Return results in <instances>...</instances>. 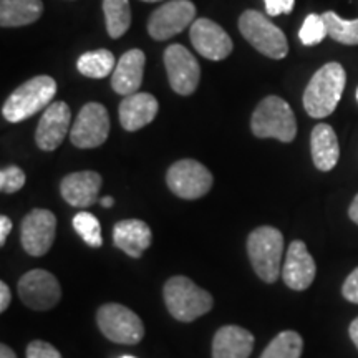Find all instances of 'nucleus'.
<instances>
[{"label":"nucleus","instance_id":"1","mask_svg":"<svg viewBox=\"0 0 358 358\" xmlns=\"http://www.w3.org/2000/svg\"><path fill=\"white\" fill-rule=\"evenodd\" d=\"M347 75L343 66L332 62L315 71L303 92V108L312 118H325L337 108L345 90Z\"/></svg>","mask_w":358,"mask_h":358},{"label":"nucleus","instance_id":"2","mask_svg":"<svg viewBox=\"0 0 358 358\" xmlns=\"http://www.w3.org/2000/svg\"><path fill=\"white\" fill-rule=\"evenodd\" d=\"M57 93V82L48 75H40L20 85L2 106V115L7 122L20 123L30 116L47 110Z\"/></svg>","mask_w":358,"mask_h":358},{"label":"nucleus","instance_id":"3","mask_svg":"<svg viewBox=\"0 0 358 358\" xmlns=\"http://www.w3.org/2000/svg\"><path fill=\"white\" fill-rule=\"evenodd\" d=\"M168 310L179 322H192L203 317L214 306L213 295L185 275H174L163 287Z\"/></svg>","mask_w":358,"mask_h":358},{"label":"nucleus","instance_id":"4","mask_svg":"<svg viewBox=\"0 0 358 358\" xmlns=\"http://www.w3.org/2000/svg\"><path fill=\"white\" fill-rule=\"evenodd\" d=\"M248 254L259 279L274 284L282 274L284 236L272 226L257 227L248 237Z\"/></svg>","mask_w":358,"mask_h":358},{"label":"nucleus","instance_id":"5","mask_svg":"<svg viewBox=\"0 0 358 358\" xmlns=\"http://www.w3.org/2000/svg\"><path fill=\"white\" fill-rule=\"evenodd\" d=\"M250 129L257 138H274L290 143L297 134V122L287 101L279 96H266L254 110Z\"/></svg>","mask_w":358,"mask_h":358},{"label":"nucleus","instance_id":"6","mask_svg":"<svg viewBox=\"0 0 358 358\" xmlns=\"http://www.w3.org/2000/svg\"><path fill=\"white\" fill-rule=\"evenodd\" d=\"M239 30L243 37L262 55L274 58V60L287 57V38L279 27L268 20L266 13L245 10L239 19Z\"/></svg>","mask_w":358,"mask_h":358},{"label":"nucleus","instance_id":"7","mask_svg":"<svg viewBox=\"0 0 358 358\" xmlns=\"http://www.w3.org/2000/svg\"><path fill=\"white\" fill-rule=\"evenodd\" d=\"M96 324L106 338L122 345H136L145 337L143 320L122 303H105L98 308Z\"/></svg>","mask_w":358,"mask_h":358},{"label":"nucleus","instance_id":"8","mask_svg":"<svg viewBox=\"0 0 358 358\" xmlns=\"http://www.w3.org/2000/svg\"><path fill=\"white\" fill-rule=\"evenodd\" d=\"M213 174L196 159H179L166 173V182L171 192L181 199H199L213 187Z\"/></svg>","mask_w":358,"mask_h":358},{"label":"nucleus","instance_id":"9","mask_svg":"<svg viewBox=\"0 0 358 358\" xmlns=\"http://www.w3.org/2000/svg\"><path fill=\"white\" fill-rule=\"evenodd\" d=\"M17 289L20 301L32 310H50L62 299L57 277L45 268H34L22 275Z\"/></svg>","mask_w":358,"mask_h":358},{"label":"nucleus","instance_id":"10","mask_svg":"<svg viewBox=\"0 0 358 358\" xmlns=\"http://www.w3.org/2000/svg\"><path fill=\"white\" fill-rule=\"evenodd\" d=\"M110 115L100 103H87L70 129L71 145L80 150L98 148L108 140Z\"/></svg>","mask_w":358,"mask_h":358},{"label":"nucleus","instance_id":"11","mask_svg":"<svg viewBox=\"0 0 358 358\" xmlns=\"http://www.w3.org/2000/svg\"><path fill=\"white\" fill-rule=\"evenodd\" d=\"M57 234V217L48 209H34L20 224V243L27 254L42 257L52 249Z\"/></svg>","mask_w":358,"mask_h":358},{"label":"nucleus","instance_id":"12","mask_svg":"<svg viewBox=\"0 0 358 358\" xmlns=\"http://www.w3.org/2000/svg\"><path fill=\"white\" fill-rule=\"evenodd\" d=\"M196 6L189 0H171L151 13L148 34L155 40H168L194 22Z\"/></svg>","mask_w":358,"mask_h":358},{"label":"nucleus","instance_id":"13","mask_svg":"<svg viewBox=\"0 0 358 358\" xmlns=\"http://www.w3.org/2000/svg\"><path fill=\"white\" fill-rule=\"evenodd\" d=\"M169 85L179 95H191L196 92L201 78L198 60L186 47L179 43L169 45L164 52Z\"/></svg>","mask_w":358,"mask_h":358},{"label":"nucleus","instance_id":"14","mask_svg":"<svg viewBox=\"0 0 358 358\" xmlns=\"http://www.w3.org/2000/svg\"><path fill=\"white\" fill-rule=\"evenodd\" d=\"M189 38L196 52L209 60H224L232 52V38L221 25L209 19H198L192 22Z\"/></svg>","mask_w":358,"mask_h":358},{"label":"nucleus","instance_id":"15","mask_svg":"<svg viewBox=\"0 0 358 358\" xmlns=\"http://www.w3.org/2000/svg\"><path fill=\"white\" fill-rule=\"evenodd\" d=\"M71 113L65 101H55L45 110L40 118L37 131H35V141L40 150L53 151L62 145L66 133H70Z\"/></svg>","mask_w":358,"mask_h":358},{"label":"nucleus","instance_id":"16","mask_svg":"<svg viewBox=\"0 0 358 358\" xmlns=\"http://www.w3.org/2000/svg\"><path fill=\"white\" fill-rule=\"evenodd\" d=\"M317 274V266L308 252L306 243L294 241L287 249L285 262L282 266V279L292 290H306L312 285Z\"/></svg>","mask_w":358,"mask_h":358},{"label":"nucleus","instance_id":"17","mask_svg":"<svg viewBox=\"0 0 358 358\" xmlns=\"http://www.w3.org/2000/svg\"><path fill=\"white\" fill-rule=\"evenodd\" d=\"M103 179L95 171L66 174L60 182L62 198L73 208H90L98 201Z\"/></svg>","mask_w":358,"mask_h":358},{"label":"nucleus","instance_id":"18","mask_svg":"<svg viewBox=\"0 0 358 358\" xmlns=\"http://www.w3.org/2000/svg\"><path fill=\"white\" fill-rule=\"evenodd\" d=\"M153 234L150 226L140 219H124L115 224L113 244L129 257L140 259L150 248Z\"/></svg>","mask_w":358,"mask_h":358},{"label":"nucleus","instance_id":"19","mask_svg":"<svg viewBox=\"0 0 358 358\" xmlns=\"http://www.w3.org/2000/svg\"><path fill=\"white\" fill-rule=\"evenodd\" d=\"M146 57L138 48L123 53L116 64L111 77V88L120 95H133L140 90L143 83V71H145Z\"/></svg>","mask_w":358,"mask_h":358},{"label":"nucleus","instance_id":"20","mask_svg":"<svg viewBox=\"0 0 358 358\" xmlns=\"http://www.w3.org/2000/svg\"><path fill=\"white\" fill-rule=\"evenodd\" d=\"M158 110V100L153 95L136 92L120 103V123L127 131H138L153 122Z\"/></svg>","mask_w":358,"mask_h":358},{"label":"nucleus","instance_id":"21","mask_svg":"<svg viewBox=\"0 0 358 358\" xmlns=\"http://www.w3.org/2000/svg\"><path fill=\"white\" fill-rule=\"evenodd\" d=\"M254 335L239 325H224L214 334L213 358H249Z\"/></svg>","mask_w":358,"mask_h":358},{"label":"nucleus","instance_id":"22","mask_svg":"<svg viewBox=\"0 0 358 358\" xmlns=\"http://www.w3.org/2000/svg\"><path fill=\"white\" fill-rule=\"evenodd\" d=\"M312 159L317 169L330 171L340 158V146L334 128L327 123H319L310 134Z\"/></svg>","mask_w":358,"mask_h":358},{"label":"nucleus","instance_id":"23","mask_svg":"<svg viewBox=\"0 0 358 358\" xmlns=\"http://www.w3.org/2000/svg\"><path fill=\"white\" fill-rule=\"evenodd\" d=\"M42 12V0H0V25L24 27L34 24Z\"/></svg>","mask_w":358,"mask_h":358},{"label":"nucleus","instance_id":"24","mask_svg":"<svg viewBox=\"0 0 358 358\" xmlns=\"http://www.w3.org/2000/svg\"><path fill=\"white\" fill-rule=\"evenodd\" d=\"M115 55L110 50H95L87 52L77 60V69L82 75L88 78L101 80L113 73L115 70Z\"/></svg>","mask_w":358,"mask_h":358},{"label":"nucleus","instance_id":"25","mask_svg":"<svg viewBox=\"0 0 358 358\" xmlns=\"http://www.w3.org/2000/svg\"><path fill=\"white\" fill-rule=\"evenodd\" d=\"M103 13L111 38H120L128 32L131 24L128 0H103Z\"/></svg>","mask_w":358,"mask_h":358},{"label":"nucleus","instance_id":"26","mask_svg":"<svg viewBox=\"0 0 358 358\" xmlns=\"http://www.w3.org/2000/svg\"><path fill=\"white\" fill-rule=\"evenodd\" d=\"M303 340L294 330H284L266 347L259 358H301Z\"/></svg>","mask_w":358,"mask_h":358},{"label":"nucleus","instance_id":"27","mask_svg":"<svg viewBox=\"0 0 358 358\" xmlns=\"http://www.w3.org/2000/svg\"><path fill=\"white\" fill-rule=\"evenodd\" d=\"M322 17L325 20L327 34L330 38L343 45H358V19L345 20L332 10L325 12Z\"/></svg>","mask_w":358,"mask_h":358},{"label":"nucleus","instance_id":"28","mask_svg":"<svg viewBox=\"0 0 358 358\" xmlns=\"http://www.w3.org/2000/svg\"><path fill=\"white\" fill-rule=\"evenodd\" d=\"M71 224H73V229L77 231V234L85 241V244H88L90 248H101V224L96 219V216L85 211L78 213L77 216L73 217Z\"/></svg>","mask_w":358,"mask_h":358},{"label":"nucleus","instance_id":"29","mask_svg":"<svg viewBox=\"0 0 358 358\" xmlns=\"http://www.w3.org/2000/svg\"><path fill=\"white\" fill-rule=\"evenodd\" d=\"M327 25L322 15L317 13H310L306 17L303 24L301 27V32H299V38L306 47H313V45H319L322 40L327 37Z\"/></svg>","mask_w":358,"mask_h":358},{"label":"nucleus","instance_id":"30","mask_svg":"<svg viewBox=\"0 0 358 358\" xmlns=\"http://www.w3.org/2000/svg\"><path fill=\"white\" fill-rule=\"evenodd\" d=\"M25 185V173L19 166H7L0 171V189L6 194L20 191Z\"/></svg>","mask_w":358,"mask_h":358},{"label":"nucleus","instance_id":"31","mask_svg":"<svg viewBox=\"0 0 358 358\" xmlns=\"http://www.w3.org/2000/svg\"><path fill=\"white\" fill-rule=\"evenodd\" d=\"M27 358H62L60 352L43 340H34L27 347Z\"/></svg>","mask_w":358,"mask_h":358},{"label":"nucleus","instance_id":"32","mask_svg":"<svg viewBox=\"0 0 358 358\" xmlns=\"http://www.w3.org/2000/svg\"><path fill=\"white\" fill-rule=\"evenodd\" d=\"M267 15L275 17L280 13H290L294 10L295 0H264Z\"/></svg>","mask_w":358,"mask_h":358},{"label":"nucleus","instance_id":"33","mask_svg":"<svg viewBox=\"0 0 358 358\" xmlns=\"http://www.w3.org/2000/svg\"><path fill=\"white\" fill-rule=\"evenodd\" d=\"M342 295L348 302L358 303V267L343 282Z\"/></svg>","mask_w":358,"mask_h":358},{"label":"nucleus","instance_id":"34","mask_svg":"<svg viewBox=\"0 0 358 358\" xmlns=\"http://www.w3.org/2000/svg\"><path fill=\"white\" fill-rule=\"evenodd\" d=\"M10 301H12L10 289H8L6 282H0V312L7 310V307L10 306Z\"/></svg>","mask_w":358,"mask_h":358},{"label":"nucleus","instance_id":"35","mask_svg":"<svg viewBox=\"0 0 358 358\" xmlns=\"http://www.w3.org/2000/svg\"><path fill=\"white\" fill-rule=\"evenodd\" d=\"M12 231V221L7 216H0V245L6 244L7 236Z\"/></svg>","mask_w":358,"mask_h":358},{"label":"nucleus","instance_id":"36","mask_svg":"<svg viewBox=\"0 0 358 358\" xmlns=\"http://www.w3.org/2000/svg\"><path fill=\"white\" fill-rule=\"evenodd\" d=\"M348 334H350V338L353 345L358 348V317L350 324V329H348Z\"/></svg>","mask_w":358,"mask_h":358},{"label":"nucleus","instance_id":"37","mask_svg":"<svg viewBox=\"0 0 358 358\" xmlns=\"http://www.w3.org/2000/svg\"><path fill=\"white\" fill-rule=\"evenodd\" d=\"M348 216L355 224H358V194L355 196V199L352 201L350 204V209H348Z\"/></svg>","mask_w":358,"mask_h":358},{"label":"nucleus","instance_id":"38","mask_svg":"<svg viewBox=\"0 0 358 358\" xmlns=\"http://www.w3.org/2000/svg\"><path fill=\"white\" fill-rule=\"evenodd\" d=\"M0 358H17V355L10 347L3 345L2 343V345H0Z\"/></svg>","mask_w":358,"mask_h":358},{"label":"nucleus","instance_id":"39","mask_svg":"<svg viewBox=\"0 0 358 358\" xmlns=\"http://www.w3.org/2000/svg\"><path fill=\"white\" fill-rule=\"evenodd\" d=\"M100 203H101L103 208H111V206L115 204V199L111 198V196H105V198L100 199Z\"/></svg>","mask_w":358,"mask_h":358},{"label":"nucleus","instance_id":"40","mask_svg":"<svg viewBox=\"0 0 358 358\" xmlns=\"http://www.w3.org/2000/svg\"><path fill=\"white\" fill-rule=\"evenodd\" d=\"M143 2H159V0H143Z\"/></svg>","mask_w":358,"mask_h":358},{"label":"nucleus","instance_id":"41","mask_svg":"<svg viewBox=\"0 0 358 358\" xmlns=\"http://www.w3.org/2000/svg\"><path fill=\"white\" fill-rule=\"evenodd\" d=\"M122 358H136V357H131V355H124V357H122Z\"/></svg>","mask_w":358,"mask_h":358},{"label":"nucleus","instance_id":"42","mask_svg":"<svg viewBox=\"0 0 358 358\" xmlns=\"http://www.w3.org/2000/svg\"><path fill=\"white\" fill-rule=\"evenodd\" d=\"M357 100H358V90H357Z\"/></svg>","mask_w":358,"mask_h":358}]
</instances>
